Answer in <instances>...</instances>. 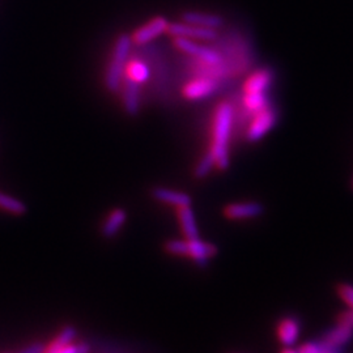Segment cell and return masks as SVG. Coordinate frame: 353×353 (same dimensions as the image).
I'll return each instance as SVG.
<instances>
[{
	"label": "cell",
	"mask_w": 353,
	"mask_h": 353,
	"mask_svg": "<svg viewBox=\"0 0 353 353\" xmlns=\"http://www.w3.org/2000/svg\"><path fill=\"white\" fill-rule=\"evenodd\" d=\"M234 123V108L230 102H221L217 105L214 118V140L211 151L216 160L219 170H227L230 165L229 140L232 127Z\"/></svg>",
	"instance_id": "obj_1"
},
{
	"label": "cell",
	"mask_w": 353,
	"mask_h": 353,
	"mask_svg": "<svg viewBox=\"0 0 353 353\" xmlns=\"http://www.w3.org/2000/svg\"><path fill=\"white\" fill-rule=\"evenodd\" d=\"M132 43L131 36L125 33L115 41L112 59L105 74V87L110 93H118L121 90L123 77L126 75L127 64L130 62Z\"/></svg>",
	"instance_id": "obj_2"
},
{
	"label": "cell",
	"mask_w": 353,
	"mask_h": 353,
	"mask_svg": "<svg viewBox=\"0 0 353 353\" xmlns=\"http://www.w3.org/2000/svg\"><path fill=\"white\" fill-rule=\"evenodd\" d=\"M165 250L174 256H185L192 259L198 265H207L217 255V246L198 239H182L165 242Z\"/></svg>",
	"instance_id": "obj_3"
},
{
	"label": "cell",
	"mask_w": 353,
	"mask_h": 353,
	"mask_svg": "<svg viewBox=\"0 0 353 353\" xmlns=\"http://www.w3.org/2000/svg\"><path fill=\"white\" fill-rule=\"evenodd\" d=\"M279 112L271 102L262 110L254 114L246 131V140L249 143H256L263 139L265 135L278 125Z\"/></svg>",
	"instance_id": "obj_4"
},
{
	"label": "cell",
	"mask_w": 353,
	"mask_h": 353,
	"mask_svg": "<svg viewBox=\"0 0 353 353\" xmlns=\"http://www.w3.org/2000/svg\"><path fill=\"white\" fill-rule=\"evenodd\" d=\"M174 45L178 50L183 51L191 58L198 59L204 64H220L223 62L221 55L214 48H208L188 38H174Z\"/></svg>",
	"instance_id": "obj_5"
},
{
	"label": "cell",
	"mask_w": 353,
	"mask_h": 353,
	"mask_svg": "<svg viewBox=\"0 0 353 353\" xmlns=\"http://www.w3.org/2000/svg\"><path fill=\"white\" fill-rule=\"evenodd\" d=\"M166 33L173 38H188V39H194V41H214L219 37L217 30L194 26V24H189L185 21L169 23Z\"/></svg>",
	"instance_id": "obj_6"
},
{
	"label": "cell",
	"mask_w": 353,
	"mask_h": 353,
	"mask_svg": "<svg viewBox=\"0 0 353 353\" xmlns=\"http://www.w3.org/2000/svg\"><path fill=\"white\" fill-rule=\"evenodd\" d=\"M220 89V81L210 77H196L190 80L182 90L183 97L189 101H199L211 97Z\"/></svg>",
	"instance_id": "obj_7"
},
{
	"label": "cell",
	"mask_w": 353,
	"mask_h": 353,
	"mask_svg": "<svg viewBox=\"0 0 353 353\" xmlns=\"http://www.w3.org/2000/svg\"><path fill=\"white\" fill-rule=\"evenodd\" d=\"M122 103L128 117H138L141 106V89L139 83L134 81L128 76L125 75L122 81Z\"/></svg>",
	"instance_id": "obj_8"
},
{
	"label": "cell",
	"mask_w": 353,
	"mask_h": 353,
	"mask_svg": "<svg viewBox=\"0 0 353 353\" xmlns=\"http://www.w3.org/2000/svg\"><path fill=\"white\" fill-rule=\"evenodd\" d=\"M265 212L263 204L259 202H239L230 203L224 208V216L229 220L242 221V220H252Z\"/></svg>",
	"instance_id": "obj_9"
},
{
	"label": "cell",
	"mask_w": 353,
	"mask_h": 353,
	"mask_svg": "<svg viewBox=\"0 0 353 353\" xmlns=\"http://www.w3.org/2000/svg\"><path fill=\"white\" fill-rule=\"evenodd\" d=\"M168 26H169L168 20L163 17V16H157V17L152 19L150 23L140 26L139 29H137L134 32V34L131 36L132 42L135 45L150 43L154 38L160 37L161 34L166 33L168 32Z\"/></svg>",
	"instance_id": "obj_10"
},
{
	"label": "cell",
	"mask_w": 353,
	"mask_h": 353,
	"mask_svg": "<svg viewBox=\"0 0 353 353\" xmlns=\"http://www.w3.org/2000/svg\"><path fill=\"white\" fill-rule=\"evenodd\" d=\"M352 338L353 327L343 323H336L334 327L325 332L319 344L323 350H338L341 345L352 341Z\"/></svg>",
	"instance_id": "obj_11"
},
{
	"label": "cell",
	"mask_w": 353,
	"mask_h": 353,
	"mask_svg": "<svg viewBox=\"0 0 353 353\" xmlns=\"http://www.w3.org/2000/svg\"><path fill=\"white\" fill-rule=\"evenodd\" d=\"M275 74L272 68H261L255 71L245 83L243 92L245 93H268L272 87Z\"/></svg>",
	"instance_id": "obj_12"
},
{
	"label": "cell",
	"mask_w": 353,
	"mask_h": 353,
	"mask_svg": "<svg viewBox=\"0 0 353 353\" xmlns=\"http://www.w3.org/2000/svg\"><path fill=\"white\" fill-rule=\"evenodd\" d=\"M152 198L157 202L165 203L174 208L186 207L192 204V198L188 192L178 190L168 189V188H154L151 191Z\"/></svg>",
	"instance_id": "obj_13"
},
{
	"label": "cell",
	"mask_w": 353,
	"mask_h": 353,
	"mask_svg": "<svg viewBox=\"0 0 353 353\" xmlns=\"http://www.w3.org/2000/svg\"><path fill=\"white\" fill-rule=\"evenodd\" d=\"M301 332V326L297 318L294 316H285L283 318L278 325V339L284 347H293Z\"/></svg>",
	"instance_id": "obj_14"
},
{
	"label": "cell",
	"mask_w": 353,
	"mask_h": 353,
	"mask_svg": "<svg viewBox=\"0 0 353 353\" xmlns=\"http://www.w3.org/2000/svg\"><path fill=\"white\" fill-rule=\"evenodd\" d=\"M182 21L194 24V26H203L208 29L217 30L223 28L225 21L220 14L216 13L199 12V11H186L181 14Z\"/></svg>",
	"instance_id": "obj_15"
},
{
	"label": "cell",
	"mask_w": 353,
	"mask_h": 353,
	"mask_svg": "<svg viewBox=\"0 0 353 353\" xmlns=\"http://www.w3.org/2000/svg\"><path fill=\"white\" fill-rule=\"evenodd\" d=\"M176 217L178 223L182 230V234L185 239H198L199 237V229H198V223L195 212L191 205L186 207H179L176 208Z\"/></svg>",
	"instance_id": "obj_16"
},
{
	"label": "cell",
	"mask_w": 353,
	"mask_h": 353,
	"mask_svg": "<svg viewBox=\"0 0 353 353\" xmlns=\"http://www.w3.org/2000/svg\"><path fill=\"white\" fill-rule=\"evenodd\" d=\"M127 221V212L123 208H114L102 223L101 233L105 239H113L122 228L125 227Z\"/></svg>",
	"instance_id": "obj_17"
},
{
	"label": "cell",
	"mask_w": 353,
	"mask_h": 353,
	"mask_svg": "<svg viewBox=\"0 0 353 353\" xmlns=\"http://www.w3.org/2000/svg\"><path fill=\"white\" fill-rule=\"evenodd\" d=\"M126 75L141 85L151 79V70L143 59L132 58L127 64Z\"/></svg>",
	"instance_id": "obj_18"
},
{
	"label": "cell",
	"mask_w": 353,
	"mask_h": 353,
	"mask_svg": "<svg viewBox=\"0 0 353 353\" xmlns=\"http://www.w3.org/2000/svg\"><path fill=\"white\" fill-rule=\"evenodd\" d=\"M0 210L10 214H23L26 212V205L20 199L0 191Z\"/></svg>",
	"instance_id": "obj_19"
},
{
	"label": "cell",
	"mask_w": 353,
	"mask_h": 353,
	"mask_svg": "<svg viewBox=\"0 0 353 353\" xmlns=\"http://www.w3.org/2000/svg\"><path fill=\"white\" fill-rule=\"evenodd\" d=\"M43 353H89V345L85 343H70L59 345L51 341L48 347H45Z\"/></svg>",
	"instance_id": "obj_20"
},
{
	"label": "cell",
	"mask_w": 353,
	"mask_h": 353,
	"mask_svg": "<svg viewBox=\"0 0 353 353\" xmlns=\"http://www.w3.org/2000/svg\"><path fill=\"white\" fill-rule=\"evenodd\" d=\"M214 168H216V160H214V153L210 150L199 160V163L195 165V168H194V176L198 178V179L205 178V176H210V173L212 172Z\"/></svg>",
	"instance_id": "obj_21"
},
{
	"label": "cell",
	"mask_w": 353,
	"mask_h": 353,
	"mask_svg": "<svg viewBox=\"0 0 353 353\" xmlns=\"http://www.w3.org/2000/svg\"><path fill=\"white\" fill-rule=\"evenodd\" d=\"M338 294L341 300L353 309V285L351 284H339L338 285Z\"/></svg>",
	"instance_id": "obj_22"
},
{
	"label": "cell",
	"mask_w": 353,
	"mask_h": 353,
	"mask_svg": "<svg viewBox=\"0 0 353 353\" xmlns=\"http://www.w3.org/2000/svg\"><path fill=\"white\" fill-rule=\"evenodd\" d=\"M299 352L300 353H322L323 352V348L321 347L319 343L316 341H309V343H305L300 348H299Z\"/></svg>",
	"instance_id": "obj_23"
},
{
	"label": "cell",
	"mask_w": 353,
	"mask_h": 353,
	"mask_svg": "<svg viewBox=\"0 0 353 353\" xmlns=\"http://www.w3.org/2000/svg\"><path fill=\"white\" fill-rule=\"evenodd\" d=\"M338 323H343V325L353 327V309L350 307L348 310H344V312L339 313Z\"/></svg>",
	"instance_id": "obj_24"
},
{
	"label": "cell",
	"mask_w": 353,
	"mask_h": 353,
	"mask_svg": "<svg viewBox=\"0 0 353 353\" xmlns=\"http://www.w3.org/2000/svg\"><path fill=\"white\" fill-rule=\"evenodd\" d=\"M43 351H45V345L43 344L34 343V344L28 345L26 348H24L23 351H20L19 353H43Z\"/></svg>",
	"instance_id": "obj_25"
},
{
	"label": "cell",
	"mask_w": 353,
	"mask_h": 353,
	"mask_svg": "<svg viewBox=\"0 0 353 353\" xmlns=\"http://www.w3.org/2000/svg\"><path fill=\"white\" fill-rule=\"evenodd\" d=\"M280 353H300L299 352V350H294V348H292V347H284V350L281 351Z\"/></svg>",
	"instance_id": "obj_26"
},
{
	"label": "cell",
	"mask_w": 353,
	"mask_h": 353,
	"mask_svg": "<svg viewBox=\"0 0 353 353\" xmlns=\"http://www.w3.org/2000/svg\"><path fill=\"white\" fill-rule=\"evenodd\" d=\"M336 350H323V352L322 353H335Z\"/></svg>",
	"instance_id": "obj_27"
},
{
	"label": "cell",
	"mask_w": 353,
	"mask_h": 353,
	"mask_svg": "<svg viewBox=\"0 0 353 353\" xmlns=\"http://www.w3.org/2000/svg\"><path fill=\"white\" fill-rule=\"evenodd\" d=\"M352 189H353V181H352Z\"/></svg>",
	"instance_id": "obj_28"
}]
</instances>
